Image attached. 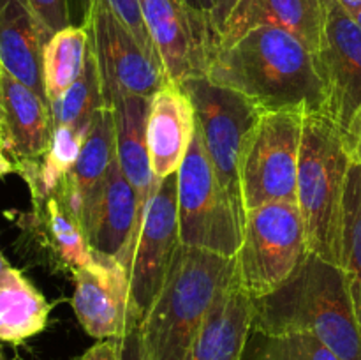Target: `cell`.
Listing matches in <instances>:
<instances>
[{
	"mask_svg": "<svg viewBox=\"0 0 361 360\" xmlns=\"http://www.w3.org/2000/svg\"><path fill=\"white\" fill-rule=\"evenodd\" d=\"M207 78L240 92L263 112L324 113L326 108L317 55L279 27H256L219 49Z\"/></svg>",
	"mask_w": 361,
	"mask_h": 360,
	"instance_id": "obj_1",
	"label": "cell"
},
{
	"mask_svg": "<svg viewBox=\"0 0 361 360\" xmlns=\"http://www.w3.org/2000/svg\"><path fill=\"white\" fill-rule=\"evenodd\" d=\"M252 332H307L341 360H361V327L341 267L307 254L286 284L254 300Z\"/></svg>",
	"mask_w": 361,
	"mask_h": 360,
	"instance_id": "obj_2",
	"label": "cell"
},
{
	"mask_svg": "<svg viewBox=\"0 0 361 360\" xmlns=\"http://www.w3.org/2000/svg\"><path fill=\"white\" fill-rule=\"evenodd\" d=\"M235 279V258L180 244L157 299L137 327L150 359H185L215 299Z\"/></svg>",
	"mask_w": 361,
	"mask_h": 360,
	"instance_id": "obj_3",
	"label": "cell"
},
{
	"mask_svg": "<svg viewBox=\"0 0 361 360\" xmlns=\"http://www.w3.org/2000/svg\"><path fill=\"white\" fill-rule=\"evenodd\" d=\"M353 159L341 127L324 113H307L300 148L296 205L309 253L341 267L344 198Z\"/></svg>",
	"mask_w": 361,
	"mask_h": 360,
	"instance_id": "obj_4",
	"label": "cell"
},
{
	"mask_svg": "<svg viewBox=\"0 0 361 360\" xmlns=\"http://www.w3.org/2000/svg\"><path fill=\"white\" fill-rule=\"evenodd\" d=\"M180 244L235 258L243 240L245 214L219 180L200 129L176 172Z\"/></svg>",
	"mask_w": 361,
	"mask_h": 360,
	"instance_id": "obj_5",
	"label": "cell"
},
{
	"mask_svg": "<svg viewBox=\"0 0 361 360\" xmlns=\"http://www.w3.org/2000/svg\"><path fill=\"white\" fill-rule=\"evenodd\" d=\"M309 254L305 226L295 201H274L245 214L236 253V279L252 300L263 299L291 279Z\"/></svg>",
	"mask_w": 361,
	"mask_h": 360,
	"instance_id": "obj_6",
	"label": "cell"
},
{
	"mask_svg": "<svg viewBox=\"0 0 361 360\" xmlns=\"http://www.w3.org/2000/svg\"><path fill=\"white\" fill-rule=\"evenodd\" d=\"M298 109L263 112L250 133L240 162L245 214L274 201H295L303 120Z\"/></svg>",
	"mask_w": 361,
	"mask_h": 360,
	"instance_id": "obj_7",
	"label": "cell"
},
{
	"mask_svg": "<svg viewBox=\"0 0 361 360\" xmlns=\"http://www.w3.org/2000/svg\"><path fill=\"white\" fill-rule=\"evenodd\" d=\"M180 87L192 102L201 140L219 180L245 214L240 189V162L263 109L240 92L214 83L207 76L187 80Z\"/></svg>",
	"mask_w": 361,
	"mask_h": 360,
	"instance_id": "obj_8",
	"label": "cell"
},
{
	"mask_svg": "<svg viewBox=\"0 0 361 360\" xmlns=\"http://www.w3.org/2000/svg\"><path fill=\"white\" fill-rule=\"evenodd\" d=\"M81 25L90 34L106 108L126 97L152 99L169 81L161 60L141 46L104 0L87 4Z\"/></svg>",
	"mask_w": 361,
	"mask_h": 360,
	"instance_id": "obj_9",
	"label": "cell"
},
{
	"mask_svg": "<svg viewBox=\"0 0 361 360\" xmlns=\"http://www.w3.org/2000/svg\"><path fill=\"white\" fill-rule=\"evenodd\" d=\"M178 246L176 175H169L155 182L136 235L120 261L129 279L130 311L137 327L157 299Z\"/></svg>",
	"mask_w": 361,
	"mask_h": 360,
	"instance_id": "obj_10",
	"label": "cell"
},
{
	"mask_svg": "<svg viewBox=\"0 0 361 360\" xmlns=\"http://www.w3.org/2000/svg\"><path fill=\"white\" fill-rule=\"evenodd\" d=\"M140 7L168 80L182 85L207 76L219 52L210 18L187 0H140Z\"/></svg>",
	"mask_w": 361,
	"mask_h": 360,
	"instance_id": "obj_11",
	"label": "cell"
},
{
	"mask_svg": "<svg viewBox=\"0 0 361 360\" xmlns=\"http://www.w3.org/2000/svg\"><path fill=\"white\" fill-rule=\"evenodd\" d=\"M317 55L326 108L341 131L361 108V27L337 0H326V23Z\"/></svg>",
	"mask_w": 361,
	"mask_h": 360,
	"instance_id": "obj_12",
	"label": "cell"
},
{
	"mask_svg": "<svg viewBox=\"0 0 361 360\" xmlns=\"http://www.w3.org/2000/svg\"><path fill=\"white\" fill-rule=\"evenodd\" d=\"M73 307L90 337L126 339L137 327L130 311L129 279L115 258L95 253V261L73 274Z\"/></svg>",
	"mask_w": 361,
	"mask_h": 360,
	"instance_id": "obj_13",
	"label": "cell"
},
{
	"mask_svg": "<svg viewBox=\"0 0 361 360\" xmlns=\"http://www.w3.org/2000/svg\"><path fill=\"white\" fill-rule=\"evenodd\" d=\"M0 134L14 164L37 161L53 134L48 102L0 67Z\"/></svg>",
	"mask_w": 361,
	"mask_h": 360,
	"instance_id": "obj_14",
	"label": "cell"
},
{
	"mask_svg": "<svg viewBox=\"0 0 361 360\" xmlns=\"http://www.w3.org/2000/svg\"><path fill=\"white\" fill-rule=\"evenodd\" d=\"M326 23V0H238L219 34V49L228 48L256 27H279L319 52Z\"/></svg>",
	"mask_w": 361,
	"mask_h": 360,
	"instance_id": "obj_15",
	"label": "cell"
},
{
	"mask_svg": "<svg viewBox=\"0 0 361 360\" xmlns=\"http://www.w3.org/2000/svg\"><path fill=\"white\" fill-rule=\"evenodd\" d=\"M116 159L115 115L111 108H101L94 115L76 164L56 186L81 226H87L95 203L101 198L106 179Z\"/></svg>",
	"mask_w": 361,
	"mask_h": 360,
	"instance_id": "obj_16",
	"label": "cell"
},
{
	"mask_svg": "<svg viewBox=\"0 0 361 360\" xmlns=\"http://www.w3.org/2000/svg\"><path fill=\"white\" fill-rule=\"evenodd\" d=\"M196 133V112L178 83L168 81L150 99L147 141L157 180L176 175Z\"/></svg>",
	"mask_w": 361,
	"mask_h": 360,
	"instance_id": "obj_17",
	"label": "cell"
},
{
	"mask_svg": "<svg viewBox=\"0 0 361 360\" xmlns=\"http://www.w3.org/2000/svg\"><path fill=\"white\" fill-rule=\"evenodd\" d=\"M21 226L55 268L74 274L95 261L85 228L62 200L59 189L32 198V212L23 215Z\"/></svg>",
	"mask_w": 361,
	"mask_h": 360,
	"instance_id": "obj_18",
	"label": "cell"
},
{
	"mask_svg": "<svg viewBox=\"0 0 361 360\" xmlns=\"http://www.w3.org/2000/svg\"><path fill=\"white\" fill-rule=\"evenodd\" d=\"M49 37L28 0H0V67L48 104L42 55Z\"/></svg>",
	"mask_w": 361,
	"mask_h": 360,
	"instance_id": "obj_19",
	"label": "cell"
},
{
	"mask_svg": "<svg viewBox=\"0 0 361 360\" xmlns=\"http://www.w3.org/2000/svg\"><path fill=\"white\" fill-rule=\"evenodd\" d=\"M145 207L115 159L101 198L85 226L94 253L122 261L143 217Z\"/></svg>",
	"mask_w": 361,
	"mask_h": 360,
	"instance_id": "obj_20",
	"label": "cell"
},
{
	"mask_svg": "<svg viewBox=\"0 0 361 360\" xmlns=\"http://www.w3.org/2000/svg\"><path fill=\"white\" fill-rule=\"evenodd\" d=\"M254 327V300L238 279L221 292L183 360H243Z\"/></svg>",
	"mask_w": 361,
	"mask_h": 360,
	"instance_id": "obj_21",
	"label": "cell"
},
{
	"mask_svg": "<svg viewBox=\"0 0 361 360\" xmlns=\"http://www.w3.org/2000/svg\"><path fill=\"white\" fill-rule=\"evenodd\" d=\"M150 99L126 97L113 106L115 115L116 161L140 196L141 205H147L157 179L152 172L147 141V119Z\"/></svg>",
	"mask_w": 361,
	"mask_h": 360,
	"instance_id": "obj_22",
	"label": "cell"
},
{
	"mask_svg": "<svg viewBox=\"0 0 361 360\" xmlns=\"http://www.w3.org/2000/svg\"><path fill=\"white\" fill-rule=\"evenodd\" d=\"M51 306L41 292L13 268L0 281V341L20 344L41 334Z\"/></svg>",
	"mask_w": 361,
	"mask_h": 360,
	"instance_id": "obj_23",
	"label": "cell"
},
{
	"mask_svg": "<svg viewBox=\"0 0 361 360\" xmlns=\"http://www.w3.org/2000/svg\"><path fill=\"white\" fill-rule=\"evenodd\" d=\"M90 52L85 25H69L48 39L42 55V78L48 101L59 99L83 73Z\"/></svg>",
	"mask_w": 361,
	"mask_h": 360,
	"instance_id": "obj_24",
	"label": "cell"
},
{
	"mask_svg": "<svg viewBox=\"0 0 361 360\" xmlns=\"http://www.w3.org/2000/svg\"><path fill=\"white\" fill-rule=\"evenodd\" d=\"M85 138L87 133L69 126H53L51 141L46 154L37 161L16 166V173L23 176L32 198L44 196L56 189L63 176L76 164Z\"/></svg>",
	"mask_w": 361,
	"mask_h": 360,
	"instance_id": "obj_25",
	"label": "cell"
},
{
	"mask_svg": "<svg viewBox=\"0 0 361 360\" xmlns=\"http://www.w3.org/2000/svg\"><path fill=\"white\" fill-rule=\"evenodd\" d=\"M49 108H51L53 126H69L81 133H88L95 113L101 108H106L101 74L92 44L83 73L59 99L49 102Z\"/></svg>",
	"mask_w": 361,
	"mask_h": 360,
	"instance_id": "obj_26",
	"label": "cell"
},
{
	"mask_svg": "<svg viewBox=\"0 0 361 360\" xmlns=\"http://www.w3.org/2000/svg\"><path fill=\"white\" fill-rule=\"evenodd\" d=\"M341 268L361 327V164L358 162L351 164L345 184Z\"/></svg>",
	"mask_w": 361,
	"mask_h": 360,
	"instance_id": "obj_27",
	"label": "cell"
},
{
	"mask_svg": "<svg viewBox=\"0 0 361 360\" xmlns=\"http://www.w3.org/2000/svg\"><path fill=\"white\" fill-rule=\"evenodd\" d=\"M256 335L257 344L252 360H341L324 342L307 332Z\"/></svg>",
	"mask_w": 361,
	"mask_h": 360,
	"instance_id": "obj_28",
	"label": "cell"
},
{
	"mask_svg": "<svg viewBox=\"0 0 361 360\" xmlns=\"http://www.w3.org/2000/svg\"><path fill=\"white\" fill-rule=\"evenodd\" d=\"M88 2H90V0H80L81 13L85 11V7H87ZM104 2L106 6L116 14V18H118V20L122 21L130 32H133L134 37L141 42V46H143L150 55H154L155 59H159L157 49H155L154 42H152L150 34H148L147 30V25H145L143 14H141L140 0H104Z\"/></svg>",
	"mask_w": 361,
	"mask_h": 360,
	"instance_id": "obj_29",
	"label": "cell"
},
{
	"mask_svg": "<svg viewBox=\"0 0 361 360\" xmlns=\"http://www.w3.org/2000/svg\"><path fill=\"white\" fill-rule=\"evenodd\" d=\"M28 2L51 35L71 25L69 0H28Z\"/></svg>",
	"mask_w": 361,
	"mask_h": 360,
	"instance_id": "obj_30",
	"label": "cell"
},
{
	"mask_svg": "<svg viewBox=\"0 0 361 360\" xmlns=\"http://www.w3.org/2000/svg\"><path fill=\"white\" fill-rule=\"evenodd\" d=\"M74 360H126V339H102Z\"/></svg>",
	"mask_w": 361,
	"mask_h": 360,
	"instance_id": "obj_31",
	"label": "cell"
},
{
	"mask_svg": "<svg viewBox=\"0 0 361 360\" xmlns=\"http://www.w3.org/2000/svg\"><path fill=\"white\" fill-rule=\"evenodd\" d=\"M342 134H344L345 147H348L353 162H360L361 164V108L355 113L348 129L342 131Z\"/></svg>",
	"mask_w": 361,
	"mask_h": 360,
	"instance_id": "obj_32",
	"label": "cell"
},
{
	"mask_svg": "<svg viewBox=\"0 0 361 360\" xmlns=\"http://www.w3.org/2000/svg\"><path fill=\"white\" fill-rule=\"evenodd\" d=\"M126 360H152L141 342L137 327L126 337Z\"/></svg>",
	"mask_w": 361,
	"mask_h": 360,
	"instance_id": "obj_33",
	"label": "cell"
},
{
	"mask_svg": "<svg viewBox=\"0 0 361 360\" xmlns=\"http://www.w3.org/2000/svg\"><path fill=\"white\" fill-rule=\"evenodd\" d=\"M236 2H238V0H219L217 2V9H215L214 16H212V23H214L217 35L221 34L222 25H224L226 18L229 16V13H231V9L235 7ZM219 46H221V42H219Z\"/></svg>",
	"mask_w": 361,
	"mask_h": 360,
	"instance_id": "obj_34",
	"label": "cell"
},
{
	"mask_svg": "<svg viewBox=\"0 0 361 360\" xmlns=\"http://www.w3.org/2000/svg\"><path fill=\"white\" fill-rule=\"evenodd\" d=\"M11 173H16V164H14L13 159L7 157V152L4 148L2 134H0V176L11 175Z\"/></svg>",
	"mask_w": 361,
	"mask_h": 360,
	"instance_id": "obj_35",
	"label": "cell"
},
{
	"mask_svg": "<svg viewBox=\"0 0 361 360\" xmlns=\"http://www.w3.org/2000/svg\"><path fill=\"white\" fill-rule=\"evenodd\" d=\"M187 2H189L192 7H196L197 11H201L204 16H208L212 20L215 9H217L219 0H187Z\"/></svg>",
	"mask_w": 361,
	"mask_h": 360,
	"instance_id": "obj_36",
	"label": "cell"
},
{
	"mask_svg": "<svg viewBox=\"0 0 361 360\" xmlns=\"http://www.w3.org/2000/svg\"><path fill=\"white\" fill-rule=\"evenodd\" d=\"M337 2L353 16L361 9V0H337Z\"/></svg>",
	"mask_w": 361,
	"mask_h": 360,
	"instance_id": "obj_37",
	"label": "cell"
},
{
	"mask_svg": "<svg viewBox=\"0 0 361 360\" xmlns=\"http://www.w3.org/2000/svg\"><path fill=\"white\" fill-rule=\"evenodd\" d=\"M11 270H13V267H11L9 261H7L6 258L2 256V253H0V281H2V279L6 277Z\"/></svg>",
	"mask_w": 361,
	"mask_h": 360,
	"instance_id": "obj_38",
	"label": "cell"
},
{
	"mask_svg": "<svg viewBox=\"0 0 361 360\" xmlns=\"http://www.w3.org/2000/svg\"><path fill=\"white\" fill-rule=\"evenodd\" d=\"M355 20H356V23H358V25H360V27H361V9L358 11V13H356V14H355Z\"/></svg>",
	"mask_w": 361,
	"mask_h": 360,
	"instance_id": "obj_39",
	"label": "cell"
},
{
	"mask_svg": "<svg viewBox=\"0 0 361 360\" xmlns=\"http://www.w3.org/2000/svg\"><path fill=\"white\" fill-rule=\"evenodd\" d=\"M0 360H4V359H2V353H0Z\"/></svg>",
	"mask_w": 361,
	"mask_h": 360,
	"instance_id": "obj_40",
	"label": "cell"
},
{
	"mask_svg": "<svg viewBox=\"0 0 361 360\" xmlns=\"http://www.w3.org/2000/svg\"><path fill=\"white\" fill-rule=\"evenodd\" d=\"M358 164H360V162H358Z\"/></svg>",
	"mask_w": 361,
	"mask_h": 360,
	"instance_id": "obj_41",
	"label": "cell"
}]
</instances>
